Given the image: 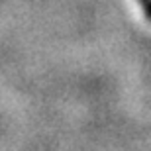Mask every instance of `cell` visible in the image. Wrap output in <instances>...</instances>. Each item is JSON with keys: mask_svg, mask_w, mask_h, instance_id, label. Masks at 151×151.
Wrapping results in <instances>:
<instances>
[{"mask_svg": "<svg viewBox=\"0 0 151 151\" xmlns=\"http://www.w3.org/2000/svg\"><path fill=\"white\" fill-rule=\"evenodd\" d=\"M141 8H143V14H145V18L151 22V0H139Z\"/></svg>", "mask_w": 151, "mask_h": 151, "instance_id": "1", "label": "cell"}]
</instances>
